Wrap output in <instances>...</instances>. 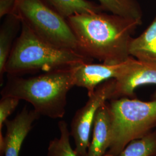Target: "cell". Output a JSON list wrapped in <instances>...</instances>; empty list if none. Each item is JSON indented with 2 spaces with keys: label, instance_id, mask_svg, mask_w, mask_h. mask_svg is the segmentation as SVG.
I'll return each mask as SVG.
<instances>
[{
  "label": "cell",
  "instance_id": "6da1fadb",
  "mask_svg": "<svg viewBox=\"0 0 156 156\" xmlns=\"http://www.w3.org/2000/svg\"><path fill=\"white\" fill-rule=\"evenodd\" d=\"M82 53L102 63L115 65L131 57L129 46L138 20L106 12L75 14L67 19Z\"/></svg>",
  "mask_w": 156,
  "mask_h": 156
},
{
  "label": "cell",
  "instance_id": "7a4b0ae2",
  "mask_svg": "<svg viewBox=\"0 0 156 156\" xmlns=\"http://www.w3.org/2000/svg\"><path fill=\"white\" fill-rule=\"evenodd\" d=\"M73 67L57 69L30 78L8 75L1 95L28 102L41 116L62 119L66 111L68 93L75 86Z\"/></svg>",
  "mask_w": 156,
  "mask_h": 156
},
{
  "label": "cell",
  "instance_id": "3957f363",
  "mask_svg": "<svg viewBox=\"0 0 156 156\" xmlns=\"http://www.w3.org/2000/svg\"><path fill=\"white\" fill-rule=\"evenodd\" d=\"M93 59L76 51L62 49L41 38L22 22V28L5 65L8 75L22 76L28 73L72 67L92 62Z\"/></svg>",
  "mask_w": 156,
  "mask_h": 156
},
{
  "label": "cell",
  "instance_id": "277c9868",
  "mask_svg": "<svg viewBox=\"0 0 156 156\" xmlns=\"http://www.w3.org/2000/svg\"><path fill=\"white\" fill-rule=\"evenodd\" d=\"M112 119L111 144L105 156H116L128 144L156 128V93L151 100L123 97L109 100Z\"/></svg>",
  "mask_w": 156,
  "mask_h": 156
},
{
  "label": "cell",
  "instance_id": "5b68a950",
  "mask_svg": "<svg viewBox=\"0 0 156 156\" xmlns=\"http://www.w3.org/2000/svg\"><path fill=\"white\" fill-rule=\"evenodd\" d=\"M13 13L48 44L83 54L67 19L45 0H18Z\"/></svg>",
  "mask_w": 156,
  "mask_h": 156
},
{
  "label": "cell",
  "instance_id": "8992f818",
  "mask_svg": "<svg viewBox=\"0 0 156 156\" xmlns=\"http://www.w3.org/2000/svg\"><path fill=\"white\" fill-rule=\"evenodd\" d=\"M115 84V79L108 80L100 84L89 95L85 105L75 112L69 130L71 136L74 140V151L77 156H87L96 112L102 104L112 98Z\"/></svg>",
  "mask_w": 156,
  "mask_h": 156
},
{
  "label": "cell",
  "instance_id": "52a82bcc",
  "mask_svg": "<svg viewBox=\"0 0 156 156\" xmlns=\"http://www.w3.org/2000/svg\"><path fill=\"white\" fill-rule=\"evenodd\" d=\"M115 80L112 99L123 97L134 98L135 90L137 88L148 84H156V64L142 62L131 57L127 69Z\"/></svg>",
  "mask_w": 156,
  "mask_h": 156
},
{
  "label": "cell",
  "instance_id": "ba28073f",
  "mask_svg": "<svg viewBox=\"0 0 156 156\" xmlns=\"http://www.w3.org/2000/svg\"><path fill=\"white\" fill-rule=\"evenodd\" d=\"M130 57L122 63L109 65L106 64H80L73 67L75 86L87 90L88 95L103 82L112 79H116L125 72L129 64Z\"/></svg>",
  "mask_w": 156,
  "mask_h": 156
},
{
  "label": "cell",
  "instance_id": "9c48e42d",
  "mask_svg": "<svg viewBox=\"0 0 156 156\" xmlns=\"http://www.w3.org/2000/svg\"><path fill=\"white\" fill-rule=\"evenodd\" d=\"M40 117L34 109L30 110L25 106L13 119L6 120L2 156H19L24 140Z\"/></svg>",
  "mask_w": 156,
  "mask_h": 156
},
{
  "label": "cell",
  "instance_id": "30bf717a",
  "mask_svg": "<svg viewBox=\"0 0 156 156\" xmlns=\"http://www.w3.org/2000/svg\"><path fill=\"white\" fill-rule=\"evenodd\" d=\"M87 156H104L111 144L112 119L109 102L106 101L96 112Z\"/></svg>",
  "mask_w": 156,
  "mask_h": 156
},
{
  "label": "cell",
  "instance_id": "8fae6325",
  "mask_svg": "<svg viewBox=\"0 0 156 156\" xmlns=\"http://www.w3.org/2000/svg\"><path fill=\"white\" fill-rule=\"evenodd\" d=\"M22 28L20 19L14 13L8 15L0 27V84L2 85L5 73V65L17 38L18 33Z\"/></svg>",
  "mask_w": 156,
  "mask_h": 156
},
{
  "label": "cell",
  "instance_id": "7c38bea8",
  "mask_svg": "<svg viewBox=\"0 0 156 156\" xmlns=\"http://www.w3.org/2000/svg\"><path fill=\"white\" fill-rule=\"evenodd\" d=\"M129 53L138 60L156 64V14L145 31L131 39Z\"/></svg>",
  "mask_w": 156,
  "mask_h": 156
},
{
  "label": "cell",
  "instance_id": "4fadbf2b",
  "mask_svg": "<svg viewBox=\"0 0 156 156\" xmlns=\"http://www.w3.org/2000/svg\"><path fill=\"white\" fill-rule=\"evenodd\" d=\"M65 19L75 14L105 12L100 4L89 0H45Z\"/></svg>",
  "mask_w": 156,
  "mask_h": 156
},
{
  "label": "cell",
  "instance_id": "5bb4252c",
  "mask_svg": "<svg viewBox=\"0 0 156 156\" xmlns=\"http://www.w3.org/2000/svg\"><path fill=\"white\" fill-rule=\"evenodd\" d=\"M105 12L142 23L144 12L138 0H98Z\"/></svg>",
  "mask_w": 156,
  "mask_h": 156
},
{
  "label": "cell",
  "instance_id": "9a60e30c",
  "mask_svg": "<svg viewBox=\"0 0 156 156\" xmlns=\"http://www.w3.org/2000/svg\"><path fill=\"white\" fill-rule=\"evenodd\" d=\"M116 156H156V129L131 141Z\"/></svg>",
  "mask_w": 156,
  "mask_h": 156
},
{
  "label": "cell",
  "instance_id": "2e32d148",
  "mask_svg": "<svg viewBox=\"0 0 156 156\" xmlns=\"http://www.w3.org/2000/svg\"><path fill=\"white\" fill-rule=\"evenodd\" d=\"M60 133L59 138L51 140L46 156H78L70 144V130L67 122L60 120L58 123Z\"/></svg>",
  "mask_w": 156,
  "mask_h": 156
},
{
  "label": "cell",
  "instance_id": "e0dca14e",
  "mask_svg": "<svg viewBox=\"0 0 156 156\" xmlns=\"http://www.w3.org/2000/svg\"><path fill=\"white\" fill-rule=\"evenodd\" d=\"M20 101L19 98L11 96L2 97L0 100V135H2V129L6 120L15 111Z\"/></svg>",
  "mask_w": 156,
  "mask_h": 156
},
{
  "label": "cell",
  "instance_id": "ac0fdd59",
  "mask_svg": "<svg viewBox=\"0 0 156 156\" xmlns=\"http://www.w3.org/2000/svg\"><path fill=\"white\" fill-rule=\"evenodd\" d=\"M18 0H0V18L13 13Z\"/></svg>",
  "mask_w": 156,
  "mask_h": 156
}]
</instances>
